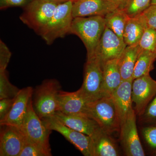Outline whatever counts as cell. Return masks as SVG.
I'll list each match as a JSON object with an SVG mask.
<instances>
[{"instance_id":"ffe728a7","label":"cell","mask_w":156,"mask_h":156,"mask_svg":"<svg viewBox=\"0 0 156 156\" xmlns=\"http://www.w3.org/2000/svg\"><path fill=\"white\" fill-rule=\"evenodd\" d=\"M141 49L139 44L127 46L118 58L119 69L122 81L133 78L134 67Z\"/></svg>"},{"instance_id":"8fae6325","label":"cell","mask_w":156,"mask_h":156,"mask_svg":"<svg viewBox=\"0 0 156 156\" xmlns=\"http://www.w3.org/2000/svg\"><path fill=\"white\" fill-rule=\"evenodd\" d=\"M121 140L124 151L128 156L145 155L138 136L136 114L134 110L120 128Z\"/></svg>"},{"instance_id":"52a82bcc","label":"cell","mask_w":156,"mask_h":156,"mask_svg":"<svg viewBox=\"0 0 156 156\" xmlns=\"http://www.w3.org/2000/svg\"><path fill=\"white\" fill-rule=\"evenodd\" d=\"M42 120L48 130L60 133L84 156H94V142L90 136L69 128L54 116Z\"/></svg>"},{"instance_id":"d6986e66","label":"cell","mask_w":156,"mask_h":156,"mask_svg":"<svg viewBox=\"0 0 156 156\" xmlns=\"http://www.w3.org/2000/svg\"><path fill=\"white\" fill-rule=\"evenodd\" d=\"M147 28V23L142 14L129 18L126 23L123 35V40L127 46L139 44Z\"/></svg>"},{"instance_id":"30bf717a","label":"cell","mask_w":156,"mask_h":156,"mask_svg":"<svg viewBox=\"0 0 156 156\" xmlns=\"http://www.w3.org/2000/svg\"><path fill=\"white\" fill-rule=\"evenodd\" d=\"M156 95V81L150 75L134 79L132 86V100L135 104L136 114L142 115Z\"/></svg>"},{"instance_id":"ac0fdd59","label":"cell","mask_w":156,"mask_h":156,"mask_svg":"<svg viewBox=\"0 0 156 156\" xmlns=\"http://www.w3.org/2000/svg\"><path fill=\"white\" fill-rule=\"evenodd\" d=\"M102 68V94L103 96H111L122 81L119 69L118 58L107 62L103 65Z\"/></svg>"},{"instance_id":"3957f363","label":"cell","mask_w":156,"mask_h":156,"mask_svg":"<svg viewBox=\"0 0 156 156\" xmlns=\"http://www.w3.org/2000/svg\"><path fill=\"white\" fill-rule=\"evenodd\" d=\"M58 4L47 0H34L23 8L20 19L41 36Z\"/></svg>"},{"instance_id":"cb8c5ba5","label":"cell","mask_w":156,"mask_h":156,"mask_svg":"<svg viewBox=\"0 0 156 156\" xmlns=\"http://www.w3.org/2000/svg\"><path fill=\"white\" fill-rule=\"evenodd\" d=\"M20 89L10 83L6 70H0V100L4 98H14Z\"/></svg>"},{"instance_id":"7402d4cb","label":"cell","mask_w":156,"mask_h":156,"mask_svg":"<svg viewBox=\"0 0 156 156\" xmlns=\"http://www.w3.org/2000/svg\"><path fill=\"white\" fill-rule=\"evenodd\" d=\"M104 17L106 27L123 40L126 23L130 18L125 11L117 9L107 14Z\"/></svg>"},{"instance_id":"7c38bea8","label":"cell","mask_w":156,"mask_h":156,"mask_svg":"<svg viewBox=\"0 0 156 156\" xmlns=\"http://www.w3.org/2000/svg\"><path fill=\"white\" fill-rule=\"evenodd\" d=\"M1 126L0 156H19L26 140L23 132L16 126Z\"/></svg>"},{"instance_id":"d4e9b609","label":"cell","mask_w":156,"mask_h":156,"mask_svg":"<svg viewBox=\"0 0 156 156\" xmlns=\"http://www.w3.org/2000/svg\"><path fill=\"white\" fill-rule=\"evenodd\" d=\"M152 0H128L123 10L130 18L142 14L151 5Z\"/></svg>"},{"instance_id":"277c9868","label":"cell","mask_w":156,"mask_h":156,"mask_svg":"<svg viewBox=\"0 0 156 156\" xmlns=\"http://www.w3.org/2000/svg\"><path fill=\"white\" fill-rule=\"evenodd\" d=\"M86 115L95 120L108 134L120 130L119 121L111 96H104L88 104Z\"/></svg>"},{"instance_id":"f546056e","label":"cell","mask_w":156,"mask_h":156,"mask_svg":"<svg viewBox=\"0 0 156 156\" xmlns=\"http://www.w3.org/2000/svg\"><path fill=\"white\" fill-rule=\"evenodd\" d=\"M142 14L148 27L156 30V4L151 5Z\"/></svg>"},{"instance_id":"7a4b0ae2","label":"cell","mask_w":156,"mask_h":156,"mask_svg":"<svg viewBox=\"0 0 156 156\" xmlns=\"http://www.w3.org/2000/svg\"><path fill=\"white\" fill-rule=\"evenodd\" d=\"M61 88L57 80L49 79L43 81L34 90L33 106L41 119L52 116L58 111V96Z\"/></svg>"},{"instance_id":"d6a6232c","label":"cell","mask_w":156,"mask_h":156,"mask_svg":"<svg viewBox=\"0 0 156 156\" xmlns=\"http://www.w3.org/2000/svg\"><path fill=\"white\" fill-rule=\"evenodd\" d=\"M14 98H4L0 100V121L3 120L12 108Z\"/></svg>"},{"instance_id":"e0dca14e","label":"cell","mask_w":156,"mask_h":156,"mask_svg":"<svg viewBox=\"0 0 156 156\" xmlns=\"http://www.w3.org/2000/svg\"><path fill=\"white\" fill-rule=\"evenodd\" d=\"M91 102L80 89L74 92L61 90L58 96V111L67 115H86L88 104Z\"/></svg>"},{"instance_id":"6da1fadb","label":"cell","mask_w":156,"mask_h":156,"mask_svg":"<svg viewBox=\"0 0 156 156\" xmlns=\"http://www.w3.org/2000/svg\"><path fill=\"white\" fill-rule=\"evenodd\" d=\"M104 16L78 17L73 19L69 34L76 35L83 41L87 58L94 56L95 50L105 28Z\"/></svg>"},{"instance_id":"9c48e42d","label":"cell","mask_w":156,"mask_h":156,"mask_svg":"<svg viewBox=\"0 0 156 156\" xmlns=\"http://www.w3.org/2000/svg\"><path fill=\"white\" fill-rule=\"evenodd\" d=\"M127 46L123 39L105 27L94 56L103 66L107 61L119 58Z\"/></svg>"},{"instance_id":"5b68a950","label":"cell","mask_w":156,"mask_h":156,"mask_svg":"<svg viewBox=\"0 0 156 156\" xmlns=\"http://www.w3.org/2000/svg\"><path fill=\"white\" fill-rule=\"evenodd\" d=\"M73 2L58 4L53 16L41 36L47 44L51 45L56 39L69 34L73 17Z\"/></svg>"},{"instance_id":"2e32d148","label":"cell","mask_w":156,"mask_h":156,"mask_svg":"<svg viewBox=\"0 0 156 156\" xmlns=\"http://www.w3.org/2000/svg\"><path fill=\"white\" fill-rule=\"evenodd\" d=\"M134 79L122 81L111 96L116 111L120 128L134 111L132 107V86Z\"/></svg>"},{"instance_id":"8d00e7d4","label":"cell","mask_w":156,"mask_h":156,"mask_svg":"<svg viewBox=\"0 0 156 156\" xmlns=\"http://www.w3.org/2000/svg\"><path fill=\"white\" fill-rule=\"evenodd\" d=\"M72 1L73 2H74V1H75L76 0H72Z\"/></svg>"},{"instance_id":"484cf974","label":"cell","mask_w":156,"mask_h":156,"mask_svg":"<svg viewBox=\"0 0 156 156\" xmlns=\"http://www.w3.org/2000/svg\"><path fill=\"white\" fill-rule=\"evenodd\" d=\"M139 45L141 49L156 53V30L147 28Z\"/></svg>"},{"instance_id":"ba28073f","label":"cell","mask_w":156,"mask_h":156,"mask_svg":"<svg viewBox=\"0 0 156 156\" xmlns=\"http://www.w3.org/2000/svg\"><path fill=\"white\" fill-rule=\"evenodd\" d=\"M103 68L100 62L95 56L87 58L84 80L80 89L91 102L104 97L102 94Z\"/></svg>"},{"instance_id":"e575fe53","label":"cell","mask_w":156,"mask_h":156,"mask_svg":"<svg viewBox=\"0 0 156 156\" xmlns=\"http://www.w3.org/2000/svg\"><path fill=\"white\" fill-rule=\"evenodd\" d=\"M47 1L53 2L58 3V4H60V3L66 2H69V1H72V0H47Z\"/></svg>"},{"instance_id":"836d02e7","label":"cell","mask_w":156,"mask_h":156,"mask_svg":"<svg viewBox=\"0 0 156 156\" xmlns=\"http://www.w3.org/2000/svg\"><path fill=\"white\" fill-rule=\"evenodd\" d=\"M116 5L119 9H123L128 0H106Z\"/></svg>"},{"instance_id":"4316f807","label":"cell","mask_w":156,"mask_h":156,"mask_svg":"<svg viewBox=\"0 0 156 156\" xmlns=\"http://www.w3.org/2000/svg\"><path fill=\"white\" fill-rule=\"evenodd\" d=\"M51 153L29 141L26 137L25 143L19 156H50Z\"/></svg>"},{"instance_id":"9a60e30c","label":"cell","mask_w":156,"mask_h":156,"mask_svg":"<svg viewBox=\"0 0 156 156\" xmlns=\"http://www.w3.org/2000/svg\"><path fill=\"white\" fill-rule=\"evenodd\" d=\"M119 7L106 0H76L73 2V18L101 16L104 17Z\"/></svg>"},{"instance_id":"83f0119b","label":"cell","mask_w":156,"mask_h":156,"mask_svg":"<svg viewBox=\"0 0 156 156\" xmlns=\"http://www.w3.org/2000/svg\"><path fill=\"white\" fill-rule=\"evenodd\" d=\"M142 135L153 153L156 155V124L142 129Z\"/></svg>"},{"instance_id":"f1b7e54d","label":"cell","mask_w":156,"mask_h":156,"mask_svg":"<svg viewBox=\"0 0 156 156\" xmlns=\"http://www.w3.org/2000/svg\"><path fill=\"white\" fill-rule=\"evenodd\" d=\"M11 56V52L6 44L0 40V70H6Z\"/></svg>"},{"instance_id":"5bb4252c","label":"cell","mask_w":156,"mask_h":156,"mask_svg":"<svg viewBox=\"0 0 156 156\" xmlns=\"http://www.w3.org/2000/svg\"><path fill=\"white\" fill-rule=\"evenodd\" d=\"M54 116L69 128L94 140L102 129L95 120L85 115H67L57 111Z\"/></svg>"},{"instance_id":"4fadbf2b","label":"cell","mask_w":156,"mask_h":156,"mask_svg":"<svg viewBox=\"0 0 156 156\" xmlns=\"http://www.w3.org/2000/svg\"><path fill=\"white\" fill-rule=\"evenodd\" d=\"M33 91L31 87L20 89L14 98V103L9 113L3 120L0 121L1 126L9 125L21 128L29 103L32 98Z\"/></svg>"},{"instance_id":"4dcf8cb0","label":"cell","mask_w":156,"mask_h":156,"mask_svg":"<svg viewBox=\"0 0 156 156\" xmlns=\"http://www.w3.org/2000/svg\"><path fill=\"white\" fill-rule=\"evenodd\" d=\"M142 115L147 122L156 123V95L147 105Z\"/></svg>"},{"instance_id":"8992f818","label":"cell","mask_w":156,"mask_h":156,"mask_svg":"<svg viewBox=\"0 0 156 156\" xmlns=\"http://www.w3.org/2000/svg\"><path fill=\"white\" fill-rule=\"evenodd\" d=\"M20 129L29 141L51 153L49 136L51 131L48 130L35 112L33 106L32 98L29 103L27 112Z\"/></svg>"},{"instance_id":"44dd1931","label":"cell","mask_w":156,"mask_h":156,"mask_svg":"<svg viewBox=\"0 0 156 156\" xmlns=\"http://www.w3.org/2000/svg\"><path fill=\"white\" fill-rule=\"evenodd\" d=\"M110 135L102 129L93 140L94 156L119 155L116 144Z\"/></svg>"},{"instance_id":"1f68e13d","label":"cell","mask_w":156,"mask_h":156,"mask_svg":"<svg viewBox=\"0 0 156 156\" xmlns=\"http://www.w3.org/2000/svg\"><path fill=\"white\" fill-rule=\"evenodd\" d=\"M34 0H0V9L5 10L11 7L24 8Z\"/></svg>"},{"instance_id":"603a6c76","label":"cell","mask_w":156,"mask_h":156,"mask_svg":"<svg viewBox=\"0 0 156 156\" xmlns=\"http://www.w3.org/2000/svg\"><path fill=\"white\" fill-rule=\"evenodd\" d=\"M156 60V53L141 49L134 67L133 79L149 75L154 69V62Z\"/></svg>"},{"instance_id":"d590c367","label":"cell","mask_w":156,"mask_h":156,"mask_svg":"<svg viewBox=\"0 0 156 156\" xmlns=\"http://www.w3.org/2000/svg\"><path fill=\"white\" fill-rule=\"evenodd\" d=\"M156 4V0H152L151 5H155Z\"/></svg>"}]
</instances>
